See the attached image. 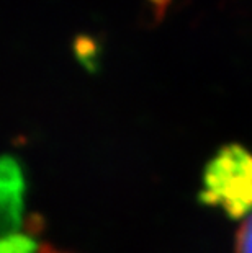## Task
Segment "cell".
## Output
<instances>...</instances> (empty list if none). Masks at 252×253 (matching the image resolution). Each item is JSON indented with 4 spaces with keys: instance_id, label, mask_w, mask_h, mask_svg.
<instances>
[{
    "instance_id": "cell-4",
    "label": "cell",
    "mask_w": 252,
    "mask_h": 253,
    "mask_svg": "<svg viewBox=\"0 0 252 253\" xmlns=\"http://www.w3.org/2000/svg\"><path fill=\"white\" fill-rule=\"evenodd\" d=\"M236 253H252V212L249 214L236 235Z\"/></svg>"
},
{
    "instance_id": "cell-1",
    "label": "cell",
    "mask_w": 252,
    "mask_h": 253,
    "mask_svg": "<svg viewBox=\"0 0 252 253\" xmlns=\"http://www.w3.org/2000/svg\"><path fill=\"white\" fill-rule=\"evenodd\" d=\"M198 201L221 209L229 219L252 212V152L243 144L221 145L208 160L202 175Z\"/></svg>"
},
{
    "instance_id": "cell-6",
    "label": "cell",
    "mask_w": 252,
    "mask_h": 253,
    "mask_svg": "<svg viewBox=\"0 0 252 253\" xmlns=\"http://www.w3.org/2000/svg\"><path fill=\"white\" fill-rule=\"evenodd\" d=\"M38 253H59V252H56V250H51L50 247H40Z\"/></svg>"
},
{
    "instance_id": "cell-3",
    "label": "cell",
    "mask_w": 252,
    "mask_h": 253,
    "mask_svg": "<svg viewBox=\"0 0 252 253\" xmlns=\"http://www.w3.org/2000/svg\"><path fill=\"white\" fill-rule=\"evenodd\" d=\"M40 245L26 232H12L3 237L2 253H38Z\"/></svg>"
},
{
    "instance_id": "cell-5",
    "label": "cell",
    "mask_w": 252,
    "mask_h": 253,
    "mask_svg": "<svg viewBox=\"0 0 252 253\" xmlns=\"http://www.w3.org/2000/svg\"><path fill=\"white\" fill-rule=\"evenodd\" d=\"M151 2L155 5V8H159V10H162L164 8V5L169 2V0H151Z\"/></svg>"
},
{
    "instance_id": "cell-2",
    "label": "cell",
    "mask_w": 252,
    "mask_h": 253,
    "mask_svg": "<svg viewBox=\"0 0 252 253\" xmlns=\"http://www.w3.org/2000/svg\"><path fill=\"white\" fill-rule=\"evenodd\" d=\"M2 219L5 235L20 232L23 224V199L26 180L20 162L13 155H3L2 160Z\"/></svg>"
}]
</instances>
